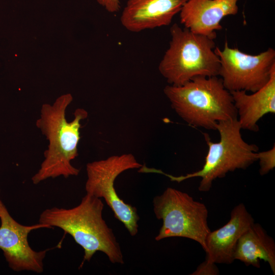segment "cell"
<instances>
[{
  "instance_id": "obj_6",
  "label": "cell",
  "mask_w": 275,
  "mask_h": 275,
  "mask_svg": "<svg viewBox=\"0 0 275 275\" xmlns=\"http://www.w3.org/2000/svg\"><path fill=\"white\" fill-rule=\"evenodd\" d=\"M156 217L162 221L155 239L178 237L193 240L206 250L205 239L211 231L208 224V211L205 205L195 200L187 193L168 187L152 201Z\"/></svg>"
},
{
  "instance_id": "obj_13",
  "label": "cell",
  "mask_w": 275,
  "mask_h": 275,
  "mask_svg": "<svg viewBox=\"0 0 275 275\" xmlns=\"http://www.w3.org/2000/svg\"><path fill=\"white\" fill-rule=\"evenodd\" d=\"M230 92L241 129L256 132L259 120L267 114L275 113V70L268 82L252 94L242 90Z\"/></svg>"
},
{
  "instance_id": "obj_16",
  "label": "cell",
  "mask_w": 275,
  "mask_h": 275,
  "mask_svg": "<svg viewBox=\"0 0 275 275\" xmlns=\"http://www.w3.org/2000/svg\"><path fill=\"white\" fill-rule=\"evenodd\" d=\"M219 274V270L216 263L207 259L200 264L197 269L191 275H217Z\"/></svg>"
},
{
  "instance_id": "obj_10",
  "label": "cell",
  "mask_w": 275,
  "mask_h": 275,
  "mask_svg": "<svg viewBox=\"0 0 275 275\" xmlns=\"http://www.w3.org/2000/svg\"><path fill=\"white\" fill-rule=\"evenodd\" d=\"M188 0H127L121 17L122 26L140 32L170 24Z\"/></svg>"
},
{
  "instance_id": "obj_4",
  "label": "cell",
  "mask_w": 275,
  "mask_h": 275,
  "mask_svg": "<svg viewBox=\"0 0 275 275\" xmlns=\"http://www.w3.org/2000/svg\"><path fill=\"white\" fill-rule=\"evenodd\" d=\"M171 39L158 66L169 85L181 86L197 76H217L220 62L213 39L174 24Z\"/></svg>"
},
{
  "instance_id": "obj_17",
  "label": "cell",
  "mask_w": 275,
  "mask_h": 275,
  "mask_svg": "<svg viewBox=\"0 0 275 275\" xmlns=\"http://www.w3.org/2000/svg\"><path fill=\"white\" fill-rule=\"evenodd\" d=\"M108 12L114 13L119 11L120 8V0H97Z\"/></svg>"
},
{
  "instance_id": "obj_14",
  "label": "cell",
  "mask_w": 275,
  "mask_h": 275,
  "mask_svg": "<svg viewBox=\"0 0 275 275\" xmlns=\"http://www.w3.org/2000/svg\"><path fill=\"white\" fill-rule=\"evenodd\" d=\"M235 260L246 266L260 267V260L267 262L275 274V242L265 229L255 222L238 241L234 253Z\"/></svg>"
},
{
  "instance_id": "obj_1",
  "label": "cell",
  "mask_w": 275,
  "mask_h": 275,
  "mask_svg": "<svg viewBox=\"0 0 275 275\" xmlns=\"http://www.w3.org/2000/svg\"><path fill=\"white\" fill-rule=\"evenodd\" d=\"M104 204L100 198L87 194L71 208L54 207L43 211L39 223L58 227L71 235L84 251V262L101 252L112 263L124 264L123 255L113 230L102 216Z\"/></svg>"
},
{
  "instance_id": "obj_9",
  "label": "cell",
  "mask_w": 275,
  "mask_h": 275,
  "mask_svg": "<svg viewBox=\"0 0 275 275\" xmlns=\"http://www.w3.org/2000/svg\"><path fill=\"white\" fill-rule=\"evenodd\" d=\"M0 220V249L9 267L17 272H42L44 259L51 249L35 251L29 243L28 235L34 230L53 228L40 223L29 226L19 224L10 215L1 196Z\"/></svg>"
},
{
  "instance_id": "obj_12",
  "label": "cell",
  "mask_w": 275,
  "mask_h": 275,
  "mask_svg": "<svg viewBox=\"0 0 275 275\" xmlns=\"http://www.w3.org/2000/svg\"><path fill=\"white\" fill-rule=\"evenodd\" d=\"M254 223L253 216L243 203L236 206L231 212L229 222L207 235L206 259L216 264L232 263L238 240Z\"/></svg>"
},
{
  "instance_id": "obj_11",
  "label": "cell",
  "mask_w": 275,
  "mask_h": 275,
  "mask_svg": "<svg viewBox=\"0 0 275 275\" xmlns=\"http://www.w3.org/2000/svg\"><path fill=\"white\" fill-rule=\"evenodd\" d=\"M238 0H188L181 8L180 23L190 31L215 39L222 20L238 11Z\"/></svg>"
},
{
  "instance_id": "obj_7",
  "label": "cell",
  "mask_w": 275,
  "mask_h": 275,
  "mask_svg": "<svg viewBox=\"0 0 275 275\" xmlns=\"http://www.w3.org/2000/svg\"><path fill=\"white\" fill-rule=\"evenodd\" d=\"M130 153L111 156L106 159L89 162L86 166V194L103 198L114 213L132 236L138 233L140 217L137 209L124 202L114 187L116 178L123 172L142 167Z\"/></svg>"
},
{
  "instance_id": "obj_15",
  "label": "cell",
  "mask_w": 275,
  "mask_h": 275,
  "mask_svg": "<svg viewBox=\"0 0 275 275\" xmlns=\"http://www.w3.org/2000/svg\"><path fill=\"white\" fill-rule=\"evenodd\" d=\"M260 175L263 176L268 174L275 167V146L267 151L258 153Z\"/></svg>"
},
{
  "instance_id": "obj_2",
  "label": "cell",
  "mask_w": 275,
  "mask_h": 275,
  "mask_svg": "<svg viewBox=\"0 0 275 275\" xmlns=\"http://www.w3.org/2000/svg\"><path fill=\"white\" fill-rule=\"evenodd\" d=\"M72 100L71 95L67 94L58 98L52 105L42 106L36 126L49 144L40 169L32 178L34 184L50 178L77 176L79 173L71 161L78 155L80 121L88 117V113L83 108H77L74 113L73 120L68 122L66 111Z\"/></svg>"
},
{
  "instance_id": "obj_3",
  "label": "cell",
  "mask_w": 275,
  "mask_h": 275,
  "mask_svg": "<svg viewBox=\"0 0 275 275\" xmlns=\"http://www.w3.org/2000/svg\"><path fill=\"white\" fill-rule=\"evenodd\" d=\"M163 92L177 114L189 125L216 130L221 121L237 118L231 93L217 76H197Z\"/></svg>"
},
{
  "instance_id": "obj_5",
  "label": "cell",
  "mask_w": 275,
  "mask_h": 275,
  "mask_svg": "<svg viewBox=\"0 0 275 275\" xmlns=\"http://www.w3.org/2000/svg\"><path fill=\"white\" fill-rule=\"evenodd\" d=\"M241 129L237 118L218 122L216 127L220 136L218 142H212L209 135L204 134L208 150L201 169L180 176L167 174L159 170L158 173L178 182L200 177L199 190L209 191L213 182L216 179L223 178L228 173L236 170L246 169L258 160V147L243 140Z\"/></svg>"
},
{
  "instance_id": "obj_8",
  "label": "cell",
  "mask_w": 275,
  "mask_h": 275,
  "mask_svg": "<svg viewBox=\"0 0 275 275\" xmlns=\"http://www.w3.org/2000/svg\"><path fill=\"white\" fill-rule=\"evenodd\" d=\"M214 52L220 62L218 75L229 92H255L268 82L275 70V50L272 48L252 55L230 47L226 41L222 49L215 47Z\"/></svg>"
}]
</instances>
